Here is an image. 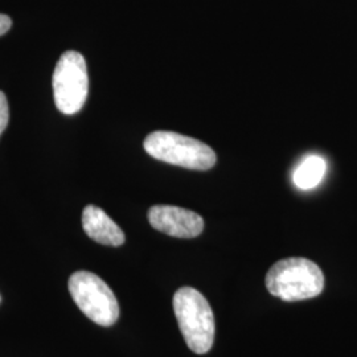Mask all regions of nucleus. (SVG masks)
Segmentation results:
<instances>
[{
    "label": "nucleus",
    "instance_id": "obj_1",
    "mask_svg": "<svg viewBox=\"0 0 357 357\" xmlns=\"http://www.w3.org/2000/svg\"><path fill=\"white\" fill-rule=\"evenodd\" d=\"M266 287L268 293L282 301H305L323 291L324 275L319 266L307 258H284L268 270Z\"/></svg>",
    "mask_w": 357,
    "mask_h": 357
},
{
    "label": "nucleus",
    "instance_id": "obj_2",
    "mask_svg": "<svg viewBox=\"0 0 357 357\" xmlns=\"http://www.w3.org/2000/svg\"><path fill=\"white\" fill-rule=\"evenodd\" d=\"M178 328L192 352L206 354L215 342V317L204 295L193 287H181L174 295Z\"/></svg>",
    "mask_w": 357,
    "mask_h": 357
},
{
    "label": "nucleus",
    "instance_id": "obj_3",
    "mask_svg": "<svg viewBox=\"0 0 357 357\" xmlns=\"http://www.w3.org/2000/svg\"><path fill=\"white\" fill-rule=\"evenodd\" d=\"M146 153L172 166L206 171L215 167L216 153L204 142L174 131H153L144 139Z\"/></svg>",
    "mask_w": 357,
    "mask_h": 357
},
{
    "label": "nucleus",
    "instance_id": "obj_4",
    "mask_svg": "<svg viewBox=\"0 0 357 357\" xmlns=\"http://www.w3.org/2000/svg\"><path fill=\"white\" fill-rule=\"evenodd\" d=\"M68 286L78 308L94 323L109 327L119 318V306L113 290L94 273L76 271L70 275Z\"/></svg>",
    "mask_w": 357,
    "mask_h": 357
},
{
    "label": "nucleus",
    "instance_id": "obj_5",
    "mask_svg": "<svg viewBox=\"0 0 357 357\" xmlns=\"http://www.w3.org/2000/svg\"><path fill=\"white\" fill-rule=\"evenodd\" d=\"M89 77L86 61L81 53L65 52L53 73V94L57 109L63 114L78 113L88 98Z\"/></svg>",
    "mask_w": 357,
    "mask_h": 357
},
{
    "label": "nucleus",
    "instance_id": "obj_6",
    "mask_svg": "<svg viewBox=\"0 0 357 357\" xmlns=\"http://www.w3.org/2000/svg\"><path fill=\"white\" fill-rule=\"evenodd\" d=\"M149 221L153 229L176 238H195L204 230L203 217L174 205H153Z\"/></svg>",
    "mask_w": 357,
    "mask_h": 357
},
{
    "label": "nucleus",
    "instance_id": "obj_7",
    "mask_svg": "<svg viewBox=\"0 0 357 357\" xmlns=\"http://www.w3.org/2000/svg\"><path fill=\"white\" fill-rule=\"evenodd\" d=\"M82 228L96 243L107 246H121L125 233L114 221L96 205H88L82 212Z\"/></svg>",
    "mask_w": 357,
    "mask_h": 357
},
{
    "label": "nucleus",
    "instance_id": "obj_8",
    "mask_svg": "<svg viewBox=\"0 0 357 357\" xmlns=\"http://www.w3.org/2000/svg\"><path fill=\"white\" fill-rule=\"evenodd\" d=\"M326 171L327 165L321 156H307L294 171V183L301 190H312L319 185L326 175Z\"/></svg>",
    "mask_w": 357,
    "mask_h": 357
},
{
    "label": "nucleus",
    "instance_id": "obj_9",
    "mask_svg": "<svg viewBox=\"0 0 357 357\" xmlns=\"http://www.w3.org/2000/svg\"><path fill=\"white\" fill-rule=\"evenodd\" d=\"M8 121H10V109H8L7 97L3 91H0V137L7 128Z\"/></svg>",
    "mask_w": 357,
    "mask_h": 357
},
{
    "label": "nucleus",
    "instance_id": "obj_10",
    "mask_svg": "<svg viewBox=\"0 0 357 357\" xmlns=\"http://www.w3.org/2000/svg\"><path fill=\"white\" fill-rule=\"evenodd\" d=\"M11 26H13L11 19L7 15L0 13V36L4 35L6 32H8L11 29Z\"/></svg>",
    "mask_w": 357,
    "mask_h": 357
},
{
    "label": "nucleus",
    "instance_id": "obj_11",
    "mask_svg": "<svg viewBox=\"0 0 357 357\" xmlns=\"http://www.w3.org/2000/svg\"><path fill=\"white\" fill-rule=\"evenodd\" d=\"M0 301H1V298H0Z\"/></svg>",
    "mask_w": 357,
    "mask_h": 357
}]
</instances>
